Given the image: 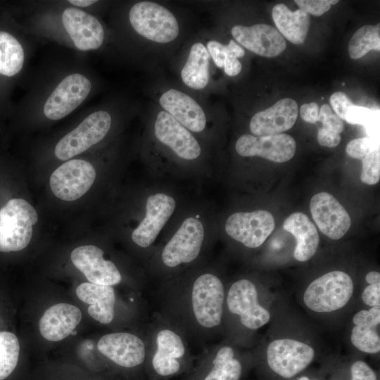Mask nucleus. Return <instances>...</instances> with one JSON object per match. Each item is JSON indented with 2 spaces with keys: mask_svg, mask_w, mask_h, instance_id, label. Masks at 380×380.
Listing matches in <instances>:
<instances>
[{
  "mask_svg": "<svg viewBox=\"0 0 380 380\" xmlns=\"http://www.w3.org/2000/svg\"><path fill=\"white\" fill-rule=\"evenodd\" d=\"M69 3L71 4L78 6V7H87L93 4L96 3V1H92V0H70L68 1Z\"/></svg>",
  "mask_w": 380,
  "mask_h": 380,
  "instance_id": "de8ad7c7",
  "label": "nucleus"
},
{
  "mask_svg": "<svg viewBox=\"0 0 380 380\" xmlns=\"http://www.w3.org/2000/svg\"><path fill=\"white\" fill-rule=\"evenodd\" d=\"M20 341L7 329H0V380H8L14 373L20 357Z\"/></svg>",
  "mask_w": 380,
  "mask_h": 380,
  "instance_id": "c85d7f7f",
  "label": "nucleus"
},
{
  "mask_svg": "<svg viewBox=\"0 0 380 380\" xmlns=\"http://www.w3.org/2000/svg\"><path fill=\"white\" fill-rule=\"evenodd\" d=\"M245 51L242 47L231 39L226 45V53L224 62V72L229 76H236L241 70V63L238 58L244 56Z\"/></svg>",
  "mask_w": 380,
  "mask_h": 380,
  "instance_id": "72a5a7b5",
  "label": "nucleus"
},
{
  "mask_svg": "<svg viewBox=\"0 0 380 380\" xmlns=\"http://www.w3.org/2000/svg\"><path fill=\"white\" fill-rule=\"evenodd\" d=\"M353 322L355 326L376 327L380 323V306L359 311L354 315Z\"/></svg>",
  "mask_w": 380,
  "mask_h": 380,
  "instance_id": "58836bf2",
  "label": "nucleus"
},
{
  "mask_svg": "<svg viewBox=\"0 0 380 380\" xmlns=\"http://www.w3.org/2000/svg\"><path fill=\"white\" fill-rule=\"evenodd\" d=\"M175 208V201L172 196L163 193L149 196L146 201V216L132 232V241L142 248L151 246Z\"/></svg>",
  "mask_w": 380,
  "mask_h": 380,
  "instance_id": "dca6fc26",
  "label": "nucleus"
},
{
  "mask_svg": "<svg viewBox=\"0 0 380 380\" xmlns=\"http://www.w3.org/2000/svg\"><path fill=\"white\" fill-rule=\"evenodd\" d=\"M235 148L243 157L259 156L275 163H284L293 157L296 144L287 134L256 137L246 134L237 139Z\"/></svg>",
  "mask_w": 380,
  "mask_h": 380,
  "instance_id": "9b49d317",
  "label": "nucleus"
},
{
  "mask_svg": "<svg viewBox=\"0 0 380 380\" xmlns=\"http://www.w3.org/2000/svg\"><path fill=\"white\" fill-rule=\"evenodd\" d=\"M319 106L315 102L305 103L300 108L302 119L309 123H315L319 121Z\"/></svg>",
  "mask_w": 380,
  "mask_h": 380,
  "instance_id": "a18cd8bd",
  "label": "nucleus"
},
{
  "mask_svg": "<svg viewBox=\"0 0 380 380\" xmlns=\"http://www.w3.org/2000/svg\"><path fill=\"white\" fill-rule=\"evenodd\" d=\"M154 132L157 139L171 148L178 157L191 160L201 155V148L196 138L166 111L158 113Z\"/></svg>",
  "mask_w": 380,
  "mask_h": 380,
  "instance_id": "2eb2a0df",
  "label": "nucleus"
},
{
  "mask_svg": "<svg viewBox=\"0 0 380 380\" xmlns=\"http://www.w3.org/2000/svg\"><path fill=\"white\" fill-rule=\"evenodd\" d=\"M129 20L132 28L150 41L169 43L179 35V24L173 13L157 3H136L129 10Z\"/></svg>",
  "mask_w": 380,
  "mask_h": 380,
  "instance_id": "7ed1b4c3",
  "label": "nucleus"
},
{
  "mask_svg": "<svg viewBox=\"0 0 380 380\" xmlns=\"http://www.w3.org/2000/svg\"><path fill=\"white\" fill-rule=\"evenodd\" d=\"M91 89L90 81L83 75L75 73L67 76L46 100L44 115L53 120L62 119L83 102Z\"/></svg>",
  "mask_w": 380,
  "mask_h": 380,
  "instance_id": "f8f14e48",
  "label": "nucleus"
},
{
  "mask_svg": "<svg viewBox=\"0 0 380 380\" xmlns=\"http://www.w3.org/2000/svg\"><path fill=\"white\" fill-rule=\"evenodd\" d=\"M210 57L202 43L196 42L191 46L181 71V78L187 87L194 89H201L206 87L209 80Z\"/></svg>",
  "mask_w": 380,
  "mask_h": 380,
  "instance_id": "bb28decb",
  "label": "nucleus"
},
{
  "mask_svg": "<svg viewBox=\"0 0 380 380\" xmlns=\"http://www.w3.org/2000/svg\"><path fill=\"white\" fill-rule=\"evenodd\" d=\"M298 380H310L307 376H303L300 378Z\"/></svg>",
  "mask_w": 380,
  "mask_h": 380,
  "instance_id": "09e8293b",
  "label": "nucleus"
},
{
  "mask_svg": "<svg viewBox=\"0 0 380 380\" xmlns=\"http://www.w3.org/2000/svg\"><path fill=\"white\" fill-rule=\"evenodd\" d=\"M371 50H380V26L367 25L358 29L348 44V53L351 58H362Z\"/></svg>",
  "mask_w": 380,
  "mask_h": 380,
  "instance_id": "7c9ffc66",
  "label": "nucleus"
},
{
  "mask_svg": "<svg viewBox=\"0 0 380 380\" xmlns=\"http://www.w3.org/2000/svg\"><path fill=\"white\" fill-rule=\"evenodd\" d=\"M76 295L89 304L87 311L93 319L103 324L113 320L115 296L112 286L84 282L77 286Z\"/></svg>",
  "mask_w": 380,
  "mask_h": 380,
  "instance_id": "b1692460",
  "label": "nucleus"
},
{
  "mask_svg": "<svg viewBox=\"0 0 380 380\" xmlns=\"http://www.w3.org/2000/svg\"><path fill=\"white\" fill-rule=\"evenodd\" d=\"M353 345L367 353H377L380 350V338L376 327L355 326L350 337Z\"/></svg>",
  "mask_w": 380,
  "mask_h": 380,
  "instance_id": "2f4dec72",
  "label": "nucleus"
},
{
  "mask_svg": "<svg viewBox=\"0 0 380 380\" xmlns=\"http://www.w3.org/2000/svg\"><path fill=\"white\" fill-rule=\"evenodd\" d=\"M274 22L280 32L295 44L305 42L309 27L308 14L300 9L292 12L285 4H276L272 11Z\"/></svg>",
  "mask_w": 380,
  "mask_h": 380,
  "instance_id": "a878e982",
  "label": "nucleus"
},
{
  "mask_svg": "<svg viewBox=\"0 0 380 380\" xmlns=\"http://www.w3.org/2000/svg\"><path fill=\"white\" fill-rule=\"evenodd\" d=\"M204 238L201 221L188 217L167 242L162 251V260L170 267L195 260L198 255Z\"/></svg>",
  "mask_w": 380,
  "mask_h": 380,
  "instance_id": "1a4fd4ad",
  "label": "nucleus"
},
{
  "mask_svg": "<svg viewBox=\"0 0 380 380\" xmlns=\"http://www.w3.org/2000/svg\"><path fill=\"white\" fill-rule=\"evenodd\" d=\"M353 282L346 272L331 271L312 281L303 295L305 305L317 312H330L345 306L353 293Z\"/></svg>",
  "mask_w": 380,
  "mask_h": 380,
  "instance_id": "f03ea898",
  "label": "nucleus"
},
{
  "mask_svg": "<svg viewBox=\"0 0 380 380\" xmlns=\"http://www.w3.org/2000/svg\"><path fill=\"white\" fill-rule=\"evenodd\" d=\"M36 210L21 198H8L0 206V253L20 251L30 242Z\"/></svg>",
  "mask_w": 380,
  "mask_h": 380,
  "instance_id": "f257e3e1",
  "label": "nucleus"
},
{
  "mask_svg": "<svg viewBox=\"0 0 380 380\" xmlns=\"http://www.w3.org/2000/svg\"><path fill=\"white\" fill-rule=\"evenodd\" d=\"M231 33L243 47L257 55L272 58L281 53L286 47L284 38L274 27L267 24L252 26L235 25Z\"/></svg>",
  "mask_w": 380,
  "mask_h": 380,
  "instance_id": "f3484780",
  "label": "nucleus"
},
{
  "mask_svg": "<svg viewBox=\"0 0 380 380\" xmlns=\"http://www.w3.org/2000/svg\"><path fill=\"white\" fill-rule=\"evenodd\" d=\"M283 227L296 240L293 255L297 260L305 262L314 256L319 236L315 225L305 214L301 212L291 214L284 220Z\"/></svg>",
  "mask_w": 380,
  "mask_h": 380,
  "instance_id": "5701e85b",
  "label": "nucleus"
},
{
  "mask_svg": "<svg viewBox=\"0 0 380 380\" xmlns=\"http://www.w3.org/2000/svg\"><path fill=\"white\" fill-rule=\"evenodd\" d=\"M62 22L78 49L94 50L103 44L104 30L94 15L79 8H67L62 14Z\"/></svg>",
  "mask_w": 380,
  "mask_h": 380,
  "instance_id": "a211bd4d",
  "label": "nucleus"
},
{
  "mask_svg": "<svg viewBox=\"0 0 380 380\" xmlns=\"http://www.w3.org/2000/svg\"><path fill=\"white\" fill-rule=\"evenodd\" d=\"M273 215L267 210L238 212L225 223L227 234L248 248L260 246L274 229Z\"/></svg>",
  "mask_w": 380,
  "mask_h": 380,
  "instance_id": "6e6552de",
  "label": "nucleus"
},
{
  "mask_svg": "<svg viewBox=\"0 0 380 380\" xmlns=\"http://www.w3.org/2000/svg\"><path fill=\"white\" fill-rule=\"evenodd\" d=\"M367 282L369 284H375L380 283V274L378 272L372 271L367 273L365 277Z\"/></svg>",
  "mask_w": 380,
  "mask_h": 380,
  "instance_id": "49530a36",
  "label": "nucleus"
},
{
  "mask_svg": "<svg viewBox=\"0 0 380 380\" xmlns=\"http://www.w3.org/2000/svg\"><path fill=\"white\" fill-rule=\"evenodd\" d=\"M157 350L152 365L160 375L168 376L179 371L177 358L184 354V346L180 336L170 329H163L157 335Z\"/></svg>",
  "mask_w": 380,
  "mask_h": 380,
  "instance_id": "393cba45",
  "label": "nucleus"
},
{
  "mask_svg": "<svg viewBox=\"0 0 380 380\" xmlns=\"http://www.w3.org/2000/svg\"><path fill=\"white\" fill-rule=\"evenodd\" d=\"M97 346L104 356L122 367H136L145 358L144 342L132 334L117 332L106 334L99 339Z\"/></svg>",
  "mask_w": 380,
  "mask_h": 380,
  "instance_id": "6ab92c4d",
  "label": "nucleus"
},
{
  "mask_svg": "<svg viewBox=\"0 0 380 380\" xmlns=\"http://www.w3.org/2000/svg\"><path fill=\"white\" fill-rule=\"evenodd\" d=\"M82 319L80 310L68 303H58L49 308L39 321L42 336L50 341L65 338Z\"/></svg>",
  "mask_w": 380,
  "mask_h": 380,
  "instance_id": "4be33fe9",
  "label": "nucleus"
},
{
  "mask_svg": "<svg viewBox=\"0 0 380 380\" xmlns=\"http://www.w3.org/2000/svg\"><path fill=\"white\" fill-rule=\"evenodd\" d=\"M341 140L340 134L326 129L324 127H321L318 130L317 141L322 146L335 147L340 143Z\"/></svg>",
  "mask_w": 380,
  "mask_h": 380,
  "instance_id": "c03bdc74",
  "label": "nucleus"
},
{
  "mask_svg": "<svg viewBox=\"0 0 380 380\" xmlns=\"http://www.w3.org/2000/svg\"><path fill=\"white\" fill-rule=\"evenodd\" d=\"M224 300V286L215 275L203 274L195 280L191 303L195 318L201 326L212 328L220 324Z\"/></svg>",
  "mask_w": 380,
  "mask_h": 380,
  "instance_id": "39448f33",
  "label": "nucleus"
},
{
  "mask_svg": "<svg viewBox=\"0 0 380 380\" xmlns=\"http://www.w3.org/2000/svg\"><path fill=\"white\" fill-rule=\"evenodd\" d=\"M360 179L365 184L374 185L380 179V151L376 148L362 159Z\"/></svg>",
  "mask_w": 380,
  "mask_h": 380,
  "instance_id": "473e14b6",
  "label": "nucleus"
},
{
  "mask_svg": "<svg viewBox=\"0 0 380 380\" xmlns=\"http://www.w3.org/2000/svg\"><path fill=\"white\" fill-rule=\"evenodd\" d=\"M330 104L341 120H345L348 108L354 105L347 95L342 91H336L331 96Z\"/></svg>",
  "mask_w": 380,
  "mask_h": 380,
  "instance_id": "ea45409f",
  "label": "nucleus"
},
{
  "mask_svg": "<svg viewBox=\"0 0 380 380\" xmlns=\"http://www.w3.org/2000/svg\"><path fill=\"white\" fill-rule=\"evenodd\" d=\"M111 126V117L105 110H98L87 116L76 128L68 133L56 144L55 156L67 160L101 141Z\"/></svg>",
  "mask_w": 380,
  "mask_h": 380,
  "instance_id": "20e7f679",
  "label": "nucleus"
},
{
  "mask_svg": "<svg viewBox=\"0 0 380 380\" xmlns=\"http://www.w3.org/2000/svg\"><path fill=\"white\" fill-rule=\"evenodd\" d=\"M376 148H379L377 140L369 137H361L349 141L346 151L350 157L362 160Z\"/></svg>",
  "mask_w": 380,
  "mask_h": 380,
  "instance_id": "f704fd0d",
  "label": "nucleus"
},
{
  "mask_svg": "<svg viewBox=\"0 0 380 380\" xmlns=\"http://www.w3.org/2000/svg\"><path fill=\"white\" fill-rule=\"evenodd\" d=\"M103 251L93 245L81 246L72 251L73 265L92 284L113 286L120 282L121 274L115 264L103 257Z\"/></svg>",
  "mask_w": 380,
  "mask_h": 380,
  "instance_id": "4468645a",
  "label": "nucleus"
},
{
  "mask_svg": "<svg viewBox=\"0 0 380 380\" xmlns=\"http://www.w3.org/2000/svg\"><path fill=\"white\" fill-rule=\"evenodd\" d=\"M76 334H77V332H76L75 331L73 330V331L71 332L70 334H72V335H75Z\"/></svg>",
  "mask_w": 380,
  "mask_h": 380,
  "instance_id": "8fccbe9b",
  "label": "nucleus"
},
{
  "mask_svg": "<svg viewBox=\"0 0 380 380\" xmlns=\"http://www.w3.org/2000/svg\"><path fill=\"white\" fill-rule=\"evenodd\" d=\"M159 103L172 118L187 129L202 132L206 125V116L201 106L188 94L170 89L160 97Z\"/></svg>",
  "mask_w": 380,
  "mask_h": 380,
  "instance_id": "412c9836",
  "label": "nucleus"
},
{
  "mask_svg": "<svg viewBox=\"0 0 380 380\" xmlns=\"http://www.w3.org/2000/svg\"><path fill=\"white\" fill-rule=\"evenodd\" d=\"M376 117H379V110L353 105L348 108L345 120L351 125H362L365 127Z\"/></svg>",
  "mask_w": 380,
  "mask_h": 380,
  "instance_id": "c9c22d12",
  "label": "nucleus"
},
{
  "mask_svg": "<svg viewBox=\"0 0 380 380\" xmlns=\"http://www.w3.org/2000/svg\"><path fill=\"white\" fill-rule=\"evenodd\" d=\"M319 121L322 122L324 129L341 133L343 131L344 125L342 120L334 113L328 104L321 106L319 112Z\"/></svg>",
  "mask_w": 380,
  "mask_h": 380,
  "instance_id": "e433bc0d",
  "label": "nucleus"
},
{
  "mask_svg": "<svg viewBox=\"0 0 380 380\" xmlns=\"http://www.w3.org/2000/svg\"><path fill=\"white\" fill-rule=\"evenodd\" d=\"M296 4L307 14L315 16L322 15L328 11L331 5L338 2L337 0H296Z\"/></svg>",
  "mask_w": 380,
  "mask_h": 380,
  "instance_id": "4c0bfd02",
  "label": "nucleus"
},
{
  "mask_svg": "<svg viewBox=\"0 0 380 380\" xmlns=\"http://www.w3.org/2000/svg\"><path fill=\"white\" fill-rule=\"evenodd\" d=\"M315 350L309 345L291 338L272 341L267 349L269 367L284 378H291L312 361Z\"/></svg>",
  "mask_w": 380,
  "mask_h": 380,
  "instance_id": "0eeeda50",
  "label": "nucleus"
},
{
  "mask_svg": "<svg viewBox=\"0 0 380 380\" xmlns=\"http://www.w3.org/2000/svg\"><path fill=\"white\" fill-rule=\"evenodd\" d=\"M213 364V369L204 380H239L241 375V365L234 358V350L229 346L218 350Z\"/></svg>",
  "mask_w": 380,
  "mask_h": 380,
  "instance_id": "c756f323",
  "label": "nucleus"
},
{
  "mask_svg": "<svg viewBox=\"0 0 380 380\" xmlns=\"http://www.w3.org/2000/svg\"><path fill=\"white\" fill-rule=\"evenodd\" d=\"M351 380H377L375 372L365 362L358 360L351 367Z\"/></svg>",
  "mask_w": 380,
  "mask_h": 380,
  "instance_id": "a19ab883",
  "label": "nucleus"
},
{
  "mask_svg": "<svg viewBox=\"0 0 380 380\" xmlns=\"http://www.w3.org/2000/svg\"><path fill=\"white\" fill-rule=\"evenodd\" d=\"M25 53L22 44L11 32L0 30V76L12 77L22 70Z\"/></svg>",
  "mask_w": 380,
  "mask_h": 380,
  "instance_id": "cd10ccee",
  "label": "nucleus"
},
{
  "mask_svg": "<svg viewBox=\"0 0 380 380\" xmlns=\"http://www.w3.org/2000/svg\"><path fill=\"white\" fill-rule=\"evenodd\" d=\"M96 178L93 165L84 160L65 162L51 175L50 186L53 194L65 201L82 196L92 186Z\"/></svg>",
  "mask_w": 380,
  "mask_h": 380,
  "instance_id": "423d86ee",
  "label": "nucleus"
},
{
  "mask_svg": "<svg viewBox=\"0 0 380 380\" xmlns=\"http://www.w3.org/2000/svg\"><path fill=\"white\" fill-rule=\"evenodd\" d=\"M206 49L215 64L219 68H222L225 58L226 45L215 40H210L208 42Z\"/></svg>",
  "mask_w": 380,
  "mask_h": 380,
  "instance_id": "79ce46f5",
  "label": "nucleus"
},
{
  "mask_svg": "<svg viewBox=\"0 0 380 380\" xmlns=\"http://www.w3.org/2000/svg\"><path fill=\"white\" fill-rule=\"evenodd\" d=\"M298 115L297 103L293 99L284 98L255 113L251 120L250 129L256 136L281 134L294 125Z\"/></svg>",
  "mask_w": 380,
  "mask_h": 380,
  "instance_id": "aec40b11",
  "label": "nucleus"
},
{
  "mask_svg": "<svg viewBox=\"0 0 380 380\" xmlns=\"http://www.w3.org/2000/svg\"><path fill=\"white\" fill-rule=\"evenodd\" d=\"M362 299L371 308L380 306V283L366 286L362 292Z\"/></svg>",
  "mask_w": 380,
  "mask_h": 380,
  "instance_id": "37998d69",
  "label": "nucleus"
},
{
  "mask_svg": "<svg viewBox=\"0 0 380 380\" xmlns=\"http://www.w3.org/2000/svg\"><path fill=\"white\" fill-rule=\"evenodd\" d=\"M227 303L229 310L239 315L241 324L248 329H258L270 319L269 311L258 300L255 284L248 279L239 280L231 286Z\"/></svg>",
  "mask_w": 380,
  "mask_h": 380,
  "instance_id": "9d476101",
  "label": "nucleus"
},
{
  "mask_svg": "<svg viewBox=\"0 0 380 380\" xmlns=\"http://www.w3.org/2000/svg\"><path fill=\"white\" fill-rule=\"evenodd\" d=\"M310 209L319 230L331 239H341L350 227L349 214L329 193L320 192L314 195L310 200Z\"/></svg>",
  "mask_w": 380,
  "mask_h": 380,
  "instance_id": "ddd939ff",
  "label": "nucleus"
}]
</instances>
